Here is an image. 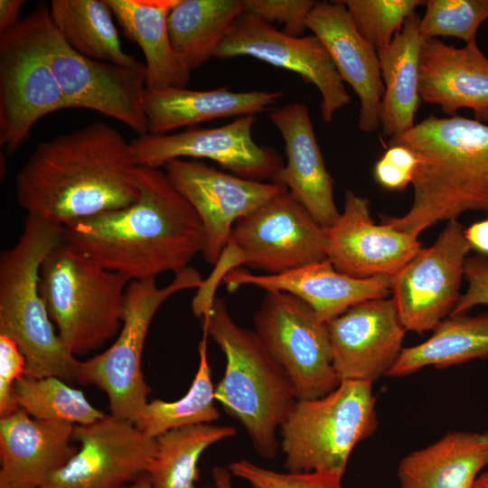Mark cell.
I'll list each match as a JSON object with an SVG mask.
<instances>
[{
	"instance_id": "6da1fadb",
	"label": "cell",
	"mask_w": 488,
	"mask_h": 488,
	"mask_svg": "<svg viewBox=\"0 0 488 488\" xmlns=\"http://www.w3.org/2000/svg\"><path fill=\"white\" fill-rule=\"evenodd\" d=\"M137 164L130 142L95 122L39 142L15 175V197L27 215L59 225L136 202Z\"/></svg>"
},
{
	"instance_id": "7a4b0ae2",
	"label": "cell",
	"mask_w": 488,
	"mask_h": 488,
	"mask_svg": "<svg viewBox=\"0 0 488 488\" xmlns=\"http://www.w3.org/2000/svg\"><path fill=\"white\" fill-rule=\"evenodd\" d=\"M136 179V202L63 225V239L130 281L176 274L202 252L201 221L164 171L137 165Z\"/></svg>"
},
{
	"instance_id": "3957f363",
	"label": "cell",
	"mask_w": 488,
	"mask_h": 488,
	"mask_svg": "<svg viewBox=\"0 0 488 488\" xmlns=\"http://www.w3.org/2000/svg\"><path fill=\"white\" fill-rule=\"evenodd\" d=\"M411 150L418 160L413 202L400 217L381 222L415 238L438 221L466 211L488 213V124L455 115H430L388 145Z\"/></svg>"
},
{
	"instance_id": "277c9868",
	"label": "cell",
	"mask_w": 488,
	"mask_h": 488,
	"mask_svg": "<svg viewBox=\"0 0 488 488\" xmlns=\"http://www.w3.org/2000/svg\"><path fill=\"white\" fill-rule=\"evenodd\" d=\"M202 320L226 358L215 400L241 423L262 457H275L277 432L297 401L287 374L255 331L233 321L223 299L216 297Z\"/></svg>"
},
{
	"instance_id": "5b68a950",
	"label": "cell",
	"mask_w": 488,
	"mask_h": 488,
	"mask_svg": "<svg viewBox=\"0 0 488 488\" xmlns=\"http://www.w3.org/2000/svg\"><path fill=\"white\" fill-rule=\"evenodd\" d=\"M63 237V227L27 215L17 241L0 255V334L26 360L25 375L77 383L80 361L64 346L40 294L43 258Z\"/></svg>"
},
{
	"instance_id": "8992f818",
	"label": "cell",
	"mask_w": 488,
	"mask_h": 488,
	"mask_svg": "<svg viewBox=\"0 0 488 488\" xmlns=\"http://www.w3.org/2000/svg\"><path fill=\"white\" fill-rule=\"evenodd\" d=\"M130 280L89 258L63 237L43 258L39 289L66 349L75 357L117 336Z\"/></svg>"
},
{
	"instance_id": "52a82bcc",
	"label": "cell",
	"mask_w": 488,
	"mask_h": 488,
	"mask_svg": "<svg viewBox=\"0 0 488 488\" xmlns=\"http://www.w3.org/2000/svg\"><path fill=\"white\" fill-rule=\"evenodd\" d=\"M326 232L306 208L285 190L238 220L211 273L192 300L202 318L211 310L223 277L243 265L279 275L326 258Z\"/></svg>"
},
{
	"instance_id": "ba28073f",
	"label": "cell",
	"mask_w": 488,
	"mask_h": 488,
	"mask_svg": "<svg viewBox=\"0 0 488 488\" xmlns=\"http://www.w3.org/2000/svg\"><path fill=\"white\" fill-rule=\"evenodd\" d=\"M372 384L343 380L323 397L297 399L279 428L286 472L343 478L353 448L378 428Z\"/></svg>"
},
{
	"instance_id": "9c48e42d",
	"label": "cell",
	"mask_w": 488,
	"mask_h": 488,
	"mask_svg": "<svg viewBox=\"0 0 488 488\" xmlns=\"http://www.w3.org/2000/svg\"><path fill=\"white\" fill-rule=\"evenodd\" d=\"M202 281L198 270L187 267L163 287L157 286L155 278L129 282L116 340L103 352L79 362L77 383L93 385L106 393L110 415L135 423L152 392L142 371L151 322L170 296L184 289H198Z\"/></svg>"
},
{
	"instance_id": "30bf717a",
	"label": "cell",
	"mask_w": 488,
	"mask_h": 488,
	"mask_svg": "<svg viewBox=\"0 0 488 488\" xmlns=\"http://www.w3.org/2000/svg\"><path fill=\"white\" fill-rule=\"evenodd\" d=\"M41 14L42 6L0 34V145L8 154L42 117L70 108L45 57Z\"/></svg>"
},
{
	"instance_id": "8fae6325",
	"label": "cell",
	"mask_w": 488,
	"mask_h": 488,
	"mask_svg": "<svg viewBox=\"0 0 488 488\" xmlns=\"http://www.w3.org/2000/svg\"><path fill=\"white\" fill-rule=\"evenodd\" d=\"M41 38L70 108L91 109L122 122L138 136L148 134L145 63L119 65L80 54L55 29L46 6H42Z\"/></svg>"
},
{
	"instance_id": "7c38bea8",
	"label": "cell",
	"mask_w": 488,
	"mask_h": 488,
	"mask_svg": "<svg viewBox=\"0 0 488 488\" xmlns=\"http://www.w3.org/2000/svg\"><path fill=\"white\" fill-rule=\"evenodd\" d=\"M253 321L255 333L287 374L297 399L320 398L339 386L327 323L308 304L293 294L267 290Z\"/></svg>"
},
{
	"instance_id": "4fadbf2b",
	"label": "cell",
	"mask_w": 488,
	"mask_h": 488,
	"mask_svg": "<svg viewBox=\"0 0 488 488\" xmlns=\"http://www.w3.org/2000/svg\"><path fill=\"white\" fill-rule=\"evenodd\" d=\"M465 227L449 221L432 246L422 249L390 277L392 299L407 331L422 333L450 315L472 249Z\"/></svg>"
},
{
	"instance_id": "5bb4252c",
	"label": "cell",
	"mask_w": 488,
	"mask_h": 488,
	"mask_svg": "<svg viewBox=\"0 0 488 488\" xmlns=\"http://www.w3.org/2000/svg\"><path fill=\"white\" fill-rule=\"evenodd\" d=\"M255 115L238 117L218 127L196 128L174 134H146L130 141L139 166L164 167L174 159L204 158L218 163L233 174L257 181H274L283 159L270 146L252 137Z\"/></svg>"
},
{
	"instance_id": "9a60e30c",
	"label": "cell",
	"mask_w": 488,
	"mask_h": 488,
	"mask_svg": "<svg viewBox=\"0 0 488 488\" xmlns=\"http://www.w3.org/2000/svg\"><path fill=\"white\" fill-rule=\"evenodd\" d=\"M74 440L76 453L40 488H127L148 473L156 451L155 438L112 415L76 426Z\"/></svg>"
},
{
	"instance_id": "2e32d148",
	"label": "cell",
	"mask_w": 488,
	"mask_h": 488,
	"mask_svg": "<svg viewBox=\"0 0 488 488\" xmlns=\"http://www.w3.org/2000/svg\"><path fill=\"white\" fill-rule=\"evenodd\" d=\"M164 168L201 221L202 254L211 265L220 258L235 222L286 190L273 182L243 178L196 160L174 159Z\"/></svg>"
},
{
	"instance_id": "e0dca14e",
	"label": "cell",
	"mask_w": 488,
	"mask_h": 488,
	"mask_svg": "<svg viewBox=\"0 0 488 488\" xmlns=\"http://www.w3.org/2000/svg\"><path fill=\"white\" fill-rule=\"evenodd\" d=\"M238 56L253 57L293 71L316 87L324 123H331L335 112L351 100L327 50L314 35L291 36L244 12L214 55L219 59Z\"/></svg>"
},
{
	"instance_id": "ac0fdd59",
	"label": "cell",
	"mask_w": 488,
	"mask_h": 488,
	"mask_svg": "<svg viewBox=\"0 0 488 488\" xmlns=\"http://www.w3.org/2000/svg\"><path fill=\"white\" fill-rule=\"evenodd\" d=\"M327 326L333 365L341 381L373 383L388 375L401 353L407 332L392 298L356 304Z\"/></svg>"
},
{
	"instance_id": "d6986e66",
	"label": "cell",
	"mask_w": 488,
	"mask_h": 488,
	"mask_svg": "<svg viewBox=\"0 0 488 488\" xmlns=\"http://www.w3.org/2000/svg\"><path fill=\"white\" fill-rule=\"evenodd\" d=\"M325 232L327 259L339 272L357 278L392 277L422 249L418 238L376 224L369 200L352 191L346 192L343 212Z\"/></svg>"
},
{
	"instance_id": "ffe728a7",
	"label": "cell",
	"mask_w": 488,
	"mask_h": 488,
	"mask_svg": "<svg viewBox=\"0 0 488 488\" xmlns=\"http://www.w3.org/2000/svg\"><path fill=\"white\" fill-rule=\"evenodd\" d=\"M306 26L324 45L341 80L358 96L359 129L378 130L384 93L378 52L359 33L341 0L316 2Z\"/></svg>"
},
{
	"instance_id": "44dd1931",
	"label": "cell",
	"mask_w": 488,
	"mask_h": 488,
	"mask_svg": "<svg viewBox=\"0 0 488 488\" xmlns=\"http://www.w3.org/2000/svg\"><path fill=\"white\" fill-rule=\"evenodd\" d=\"M222 283L230 292L254 286L265 291L293 294L326 323L356 304L387 298L391 293L390 277H353L336 270L327 258L279 275H255L234 269L223 277Z\"/></svg>"
},
{
	"instance_id": "7402d4cb",
	"label": "cell",
	"mask_w": 488,
	"mask_h": 488,
	"mask_svg": "<svg viewBox=\"0 0 488 488\" xmlns=\"http://www.w3.org/2000/svg\"><path fill=\"white\" fill-rule=\"evenodd\" d=\"M271 122L280 132L286 164L273 183L285 187L324 228L338 219L333 178L326 169L306 105L292 102L274 109Z\"/></svg>"
},
{
	"instance_id": "603a6c76",
	"label": "cell",
	"mask_w": 488,
	"mask_h": 488,
	"mask_svg": "<svg viewBox=\"0 0 488 488\" xmlns=\"http://www.w3.org/2000/svg\"><path fill=\"white\" fill-rule=\"evenodd\" d=\"M75 425L41 420L19 408L0 418V483L40 488L76 453Z\"/></svg>"
},
{
	"instance_id": "cb8c5ba5",
	"label": "cell",
	"mask_w": 488,
	"mask_h": 488,
	"mask_svg": "<svg viewBox=\"0 0 488 488\" xmlns=\"http://www.w3.org/2000/svg\"><path fill=\"white\" fill-rule=\"evenodd\" d=\"M422 102L451 116L470 108L474 119L488 121V58L477 43L455 47L425 38L419 59Z\"/></svg>"
},
{
	"instance_id": "d4e9b609",
	"label": "cell",
	"mask_w": 488,
	"mask_h": 488,
	"mask_svg": "<svg viewBox=\"0 0 488 488\" xmlns=\"http://www.w3.org/2000/svg\"><path fill=\"white\" fill-rule=\"evenodd\" d=\"M283 93L270 90L231 91L227 88L145 89L144 108L148 133L167 134L220 117H245L267 110Z\"/></svg>"
},
{
	"instance_id": "484cf974",
	"label": "cell",
	"mask_w": 488,
	"mask_h": 488,
	"mask_svg": "<svg viewBox=\"0 0 488 488\" xmlns=\"http://www.w3.org/2000/svg\"><path fill=\"white\" fill-rule=\"evenodd\" d=\"M488 466V431H451L405 455L397 467L399 488H472Z\"/></svg>"
},
{
	"instance_id": "4316f807",
	"label": "cell",
	"mask_w": 488,
	"mask_h": 488,
	"mask_svg": "<svg viewBox=\"0 0 488 488\" xmlns=\"http://www.w3.org/2000/svg\"><path fill=\"white\" fill-rule=\"evenodd\" d=\"M130 41L145 56V87L186 88L191 70L171 43L168 16L178 0H105Z\"/></svg>"
},
{
	"instance_id": "83f0119b",
	"label": "cell",
	"mask_w": 488,
	"mask_h": 488,
	"mask_svg": "<svg viewBox=\"0 0 488 488\" xmlns=\"http://www.w3.org/2000/svg\"><path fill=\"white\" fill-rule=\"evenodd\" d=\"M420 16L415 13L404 23L388 47L378 52L384 93L380 123L384 136L393 138L414 127L421 103L419 59L424 36Z\"/></svg>"
},
{
	"instance_id": "f1b7e54d",
	"label": "cell",
	"mask_w": 488,
	"mask_h": 488,
	"mask_svg": "<svg viewBox=\"0 0 488 488\" xmlns=\"http://www.w3.org/2000/svg\"><path fill=\"white\" fill-rule=\"evenodd\" d=\"M242 0H178L168 16L174 50L192 71L214 57L238 17Z\"/></svg>"
},
{
	"instance_id": "f546056e",
	"label": "cell",
	"mask_w": 488,
	"mask_h": 488,
	"mask_svg": "<svg viewBox=\"0 0 488 488\" xmlns=\"http://www.w3.org/2000/svg\"><path fill=\"white\" fill-rule=\"evenodd\" d=\"M433 331L427 341L403 348L388 376L402 377L424 367L443 369L488 358V312L448 315Z\"/></svg>"
},
{
	"instance_id": "4dcf8cb0",
	"label": "cell",
	"mask_w": 488,
	"mask_h": 488,
	"mask_svg": "<svg viewBox=\"0 0 488 488\" xmlns=\"http://www.w3.org/2000/svg\"><path fill=\"white\" fill-rule=\"evenodd\" d=\"M49 9L55 29L80 54L119 65L137 61L123 51L105 0H52Z\"/></svg>"
},
{
	"instance_id": "1f68e13d",
	"label": "cell",
	"mask_w": 488,
	"mask_h": 488,
	"mask_svg": "<svg viewBox=\"0 0 488 488\" xmlns=\"http://www.w3.org/2000/svg\"><path fill=\"white\" fill-rule=\"evenodd\" d=\"M236 433L231 426L202 423L161 434L155 437L156 451L147 473L152 488H197L202 453Z\"/></svg>"
},
{
	"instance_id": "d6a6232c",
	"label": "cell",
	"mask_w": 488,
	"mask_h": 488,
	"mask_svg": "<svg viewBox=\"0 0 488 488\" xmlns=\"http://www.w3.org/2000/svg\"><path fill=\"white\" fill-rule=\"evenodd\" d=\"M208 333L199 343V366L194 379L184 396L174 401L154 399L148 401L135 421L136 427L149 437L177 427L218 420L215 406V387L211 378L207 354Z\"/></svg>"
},
{
	"instance_id": "836d02e7",
	"label": "cell",
	"mask_w": 488,
	"mask_h": 488,
	"mask_svg": "<svg viewBox=\"0 0 488 488\" xmlns=\"http://www.w3.org/2000/svg\"><path fill=\"white\" fill-rule=\"evenodd\" d=\"M14 396L19 408L41 420L85 426L107 416L81 390L58 377L24 375L15 384Z\"/></svg>"
},
{
	"instance_id": "e575fe53",
	"label": "cell",
	"mask_w": 488,
	"mask_h": 488,
	"mask_svg": "<svg viewBox=\"0 0 488 488\" xmlns=\"http://www.w3.org/2000/svg\"><path fill=\"white\" fill-rule=\"evenodd\" d=\"M359 33L377 51L389 45L405 21L425 1L341 0Z\"/></svg>"
},
{
	"instance_id": "d590c367",
	"label": "cell",
	"mask_w": 488,
	"mask_h": 488,
	"mask_svg": "<svg viewBox=\"0 0 488 488\" xmlns=\"http://www.w3.org/2000/svg\"><path fill=\"white\" fill-rule=\"evenodd\" d=\"M420 17L424 38L455 37L476 43L480 25L488 19V0H427Z\"/></svg>"
},
{
	"instance_id": "8d00e7d4",
	"label": "cell",
	"mask_w": 488,
	"mask_h": 488,
	"mask_svg": "<svg viewBox=\"0 0 488 488\" xmlns=\"http://www.w3.org/2000/svg\"><path fill=\"white\" fill-rule=\"evenodd\" d=\"M231 474L245 480L251 488H343L342 478L324 473L277 472L248 460L232 462Z\"/></svg>"
},
{
	"instance_id": "74e56055",
	"label": "cell",
	"mask_w": 488,
	"mask_h": 488,
	"mask_svg": "<svg viewBox=\"0 0 488 488\" xmlns=\"http://www.w3.org/2000/svg\"><path fill=\"white\" fill-rule=\"evenodd\" d=\"M313 0H244L245 12L271 24L280 22L283 33L299 37L307 29L306 21L315 5Z\"/></svg>"
},
{
	"instance_id": "f35d334b",
	"label": "cell",
	"mask_w": 488,
	"mask_h": 488,
	"mask_svg": "<svg viewBox=\"0 0 488 488\" xmlns=\"http://www.w3.org/2000/svg\"><path fill=\"white\" fill-rule=\"evenodd\" d=\"M417 164V157L408 148L388 145L374 165V179L384 189L403 191L411 183Z\"/></svg>"
},
{
	"instance_id": "ab89813d",
	"label": "cell",
	"mask_w": 488,
	"mask_h": 488,
	"mask_svg": "<svg viewBox=\"0 0 488 488\" xmlns=\"http://www.w3.org/2000/svg\"><path fill=\"white\" fill-rule=\"evenodd\" d=\"M26 373V360L17 344L0 334V418L19 409L14 396L16 382Z\"/></svg>"
},
{
	"instance_id": "60d3db41",
	"label": "cell",
	"mask_w": 488,
	"mask_h": 488,
	"mask_svg": "<svg viewBox=\"0 0 488 488\" xmlns=\"http://www.w3.org/2000/svg\"><path fill=\"white\" fill-rule=\"evenodd\" d=\"M467 289L461 295L450 315L466 314L475 305H488V257L476 255L465 261Z\"/></svg>"
},
{
	"instance_id": "b9f144b4",
	"label": "cell",
	"mask_w": 488,
	"mask_h": 488,
	"mask_svg": "<svg viewBox=\"0 0 488 488\" xmlns=\"http://www.w3.org/2000/svg\"><path fill=\"white\" fill-rule=\"evenodd\" d=\"M465 237L472 249L488 257V219L476 221L465 229Z\"/></svg>"
},
{
	"instance_id": "7bdbcfd3",
	"label": "cell",
	"mask_w": 488,
	"mask_h": 488,
	"mask_svg": "<svg viewBox=\"0 0 488 488\" xmlns=\"http://www.w3.org/2000/svg\"><path fill=\"white\" fill-rule=\"evenodd\" d=\"M23 0H0V34H4L21 22L19 15Z\"/></svg>"
},
{
	"instance_id": "ee69618b",
	"label": "cell",
	"mask_w": 488,
	"mask_h": 488,
	"mask_svg": "<svg viewBox=\"0 0 488 488\" xmlns=\"http://www.w3.org/2000/svg\"><path fill=\"white\" fill-rule=\"evenodd\" d=\"M212 484L209 488H233L230 471L222 466L211 470Z\"/></svg>"
},
{
	"instance_id": "f6af8a7d",
	"label": "cell",
	"mask_w": 488,
	"mask_h": 488,
	"mask_svg": "<svg viewBox=\"0 0 488 488\" xmlns=\"http://www.w3.org/2000/svg\"><path fill=\"white\" fill-rule=\"evenodd\" d=\"M127 488H152V484L147 474H143L133 483L128 485Z\"/></svg>"
},
{
	"instance_id": "bcb514c9",
	"label": "cell",
	"mask_w": 488,
	"mask_h": 488,
	"mask_svg": "<svg viewBox=\"0 0 488 488\" xmlns=\"http://www.w3.org/2000/svg\"><path fill=\"white\" fill-rule=\"evenodd\" d=\"M472 488H488V471L478 475Z\"/></svg>"
},
{
	"instance_id": "7dc6e473",
	"label": "cell",
	"mask_w": 488,
	"mask_h": 488,
	"mask_svg": "<svg viewBox=\"0 0 488 488\" xmlns=\"http://www.w3.org/2000/svg\"><path fill=\"white\" fill-rule=\"evenodd\" d=\"M0 488H9L6 484L0 483Z\"/></svg>"
}]
</instances>
